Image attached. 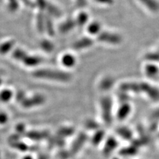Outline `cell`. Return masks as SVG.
<instances>
[{"label": "cell", "mask_w": 159, "mask_h": 159, "mask_svg": "<svg viewBox=\"0 0 159 159\" xmlns=\"http://www.w3.org/2000/svg\"><path fill=\"white\" fill-rule=\"evenodd\" d=\"M25 128L23 124H19L16 128L17 133H23L25 132Z\"/></svg>", "instance_id": "obj_33"}, {"label": "cell", "mask_w": 159, "mask_h": 159, "mask_svg": "<svg viewBox=\"0 0 159 159\" xmlns=\"http://www.w3.org/2000/svg\"><path fill=\"white\" fill-rule=\"evenodd\" d=\"M88 19H89V17L87 13L86 12L80 13L78 15L76 19H75L76 25L79 27H83L84 25H85L87 23V22L88 21Z\"/></svg>", "instance_id": "obj_17"}, {"label": "cell", "mask_w": 159, "mask_h": 159, "mask_svg": "<svg viewBox=\"0 0 159 159\" xmlns=\"http://www.w3.org/2000/svg\"><path fill=\"white\" fill-rule=\"evenodd\" d=\"M27 55V53L25 51H23V49H20V48L16 49L13 53V57L16 60H17V61H21V62L23 61V59L25 58Z\"/></svg>", "instance_id": "obj_21"}, {"label": "cell", "mask_w": 159, "mask_h": 159, "mask_svg": "<svg viewBox=\"0 0 159 159\" xmlns=\"http://www.w3.org/2000/svg\"><path fill=\"white\" fill-rule=\"evenodd\" d=\"M104 135H105V133H104L103 131H99L96 132V133H95V135L93 136L92 138V143L93 145H97L99 144V143L103 140Z\"/></svg>", "instance_id": "obj_24"}, {"label": "cell", "mask_w": 159, "mask_h": 159, "mask_svg": "<svg viewBox=\"0 0 159 159\" xmlns=\"http://www.w3.org/2000/svg\"><path fill=\"white\" fill-rule=\"evenodd\" d=\"M93 1L104 5H112L114 3V0H93Z\"/></svg>", "instance_id": "obj_32"}, {"label": "cell", "mask_w": 159, "mask_h": 159, "mask_svg": "<svg viewBox=\"0 0 159 159\" xmlns=\"http://www.w3.org/2000/svg\"><path fill=\"white\" fill-rule=\"evenodd\" d=\"M76 26V21L72 19H68L64 21L59 27V31L62 34H66Z\"/></svg>", "instance_id": "obj_8"}, {"label": "cell", "mask_w": 159, "mask_h": 159, "mask_svg": "<svg viewBox=\"0 0 159 159\" xmlns=\"http://www.w3.org/2000/svg\"><path fill=\"white\" fill-rule=\"evenodd\" d=\"M47 3V0H37V7L41 10H44Z\"/></svg>", "instance_id": "obj_30"}, {"label": "cell", "mask_w": 159, "mask_h": 159, "mask_svg": "<svg viewBox=\"0 0 159 159\" xmlns=\"http://www.w3.org/2000/svg\"><path fill=\"white\" fill-rule=\"evenodd\" d=\"M33 76L38 78L48 79L57 82H67L70 80L72 76L70 74L55 70H38L33 72Z\"/></svg>", "instance_id": "obj_1"}, {"label": "cell", "mask_w": 159, "mask_h": 159, "mask_svg": "<svg viewBox=\"0 0 159 159\" xmlns=\"http://www.w3.org/2000/svg\"><path fill=\"white\" fill-rule=\"evenodd\" d=\"M93 41L89 37H82V39L78 40L77 41L74 43L73 47L74 49L78 50H83L90 47L93 45Z\"/></svg>", "instance_id": "obj_6"}, {"label": "cell", "mask_w": 159, "mask_h": 159, "mask_svg": "<svg viewBox=\"0 0 159 159\" xmlns=\"http://www.w3.org/2000/svg\"><path fill=\"white\" fill-rule=\"evenodd\" d=\"M22 159H33V158L31 156H29V155H26V156H25L24 157H23Z\"/></svg>", "instance_id": "obj_36"}, {"label": "cell", "mask_w": 159, "mask_h": 159, "mask_svg": "<svg viewBox=\"0 0 159 159\" xmlns=\"http://www.w3.org/2000/svg\"><path fill=\"white\" fill-rule=\"evenodd\" d=\"M131 108L128 103H123V105L119 108L117 111V117L119 120H123L131 113Z\"/></svg>", "instance_id": "obj_10"}, {"label": "cell", "mask_w": 159, "mask_h": 159, "mask_svg": "<svg viewBox=\"0 0 159 159\" xmlns=\"http://www.w3.org/2000/svg\"><path fill=\"white\" fill-rule=\"evenodd\" d=\"M139 1L152 12H157L159 10V3L156 0H139Z\"/></svg>", "instance_id": "obj_11"}, {"label": "cell", "mask_w": 159, "mask_h": 159, "mask_svg": "<svg viewBox=\"0 0 159 159\" xmlns=\"http://www.w3.org/2000/svg\"><path fill=\"white\" fill-rule=\"evenodd\" d=\"M152 117L153 119H159V109H158L155 113H153Z\"/></svg>", "instance_id": "obj_34"}, {"label": "cell", "mask_w": 159, "mask_h": 159, "mask_svg": "<svg viewBox=\"0 0 159 159\" xmlns=\"http://www.w3.org/2000/svg\"><path fill=\"white\" fill-rule=\"evenodd\" d=\"M44 31H47L48 35L50 36H53L54 34L53 23L51 16L49 15L44 16Z\"/></svg>", "instance_id": "obj_15"}, {"label": "cell", "mask_w": 159, "mask_h": 159, "mask_svg": "<svg viewBox=\"0 0 159 159\" xmlns=\"http://www.w3.org/2000/svg\"><path fill=\"white\" fill-rule=\"evenodd\" d=\"M13 46V42H8L6 44H3V45L2 47V48H0V52L2 54H6L8 51H9L11 49V48Z\"/></svg>", "instance_id": "obj_27"}, {"label": "cell", "mask_w": 159, "mask_h": 159, "mask_svg": "<svg viewBox=\"0 0 159 159\" xmlns=\"http://www.w3.org/2000/svg\"><path fill=\"white\" fill-rule=\"evenodd\" d=\"M2 83V79L1 77H0V85H1Z\"/></svg>", "instance_id": "obj_37"}, {"label": "cell", "mask_w": 159, "mask_h": 159, "mask_svg": "<svg viewBox=\"0 0 159 159\" xmlns=\"http://www.w3.org/2000/svg\"><path fill=\"white\" fill-rule=\"evenodd\" d=\"M158 68L154 64H147L145 66V72L148 77H155L158 73Z\"/></svg>", "instance_id": "obj_19"}, {"label": "cell", "mask_w": 159, "mask_h": 159, "mask_svg": "<svg viewBox=\"0 0 159 159\" xmlns=\"http://www.w3.org/2000/svg\"><path fill=\"white\" fill-rule=\"evenodd\" d=\"M136 148L135 147H131V148H128L127 149H125L124 150V154L123 155H135V153H136Z\"/></svg>", "instance_id": "obj_31"}, {"label": "cell", "mask_w": 159, "mask_h": 159, "mask_svg": "<svg viewBox=\"0 0 159 159\" xmlns=\"http://www.w3.org/2000/svg\"><path fill=\"white\" fill-rule=\"evenodd\" d=\"M98 40L99 41L110 44H118L122 41L121 37L118 34L108 31H101L98 34Z\"/></svg>", "instance_id": "obj_2"}, {"label": "cell", "mask_w": 159, "mask_h": 159, "mask_svg": "<svg viewBox=\"0 0 159 159\" xmlns=\"http://www.w3.org/2000/svg\"><path fill=\"white\" fill-rule=\"evenodd\" d=\"M0 159H1V153H0Z\"/></svg>", "instance_id": "obj_38"}, {"label": "cell", "mask_w": 159, "mask_h": 159, "mask_svg": "<svg viewBox=\"0 0 159 159\" xmlns=\"http://www.w3.org/2000/svg\"><path fill=\"white\" fill-rule=\"evenodd\" d=\"M45 102V98L41 94H36L31 98L25 97L21 102V106L25 108H31L40 106Z\"/></svg>", "instance_id": "obj_4"}, {"label": "cell", "mask_w": 159, "mask_h": 159, "mask_svg": "<svg viewBox=\"0 0 159 159\" xmlns=\"http://www.w3.org/2000/svg\"><path fill=\"white\" fill-rule=\"evenodd\" d=\"M87 31L88 33L92 34V35L98 34L102 31L101 24L98 21H93L91 23H89L88 26Z\"/></svg>", "instance_id": "obj_14"}, {"label": "cell", "mask_w": 159, "mask_h": 159, "mask_svg": "<svg viewBox=\"0 0 159 159\" xmlns=\"http://www.w3.org/2000/svg\"><path fill=\"white\" fill-rule=\"evenodd\" d=\"M43 62V58L38 56H34V55H27L23 59L22 62L27 66L33 67L39 65Z\"/></svg>", "instance_id": "obj_7"}, {"label": "cell", "mask_w": 159, "mask_h": 159, "mask_svg": "<svg viewBox=\"0 0 159 159\" xmlns=\"http://www.w3.org/2000/svg\"><path fill=\"white\" fill-rule=\"evenodd\" d=\"M27 136L31 139H33V140H41V139H43V138L46 137L47 135V133L44 132H41V131H31L28 133L27 134L26 133Z\"/></svg>", "instance_id": "obj_18"}, {"label": "cell", "mask_w": 159, "mask_h": 159, "mask_svg": "<svg viewBox=\"0 0 159 159\" xmlns=\"http://www.w3.org/2000/svg\"><path fill=\"white\" fill-rule=\"evenodd\" d=\"M86 140V136H84V135H81V136H79L77 139L75 141V142L74 143L72 147V150L73 152H76L78 151V150L80 147L83 145V144Z\"/></svg>", "instance_id": "obj_20"}, {"label": "cell", "mask_w": 159, "mask_h": 159, "mask_svg": "<svg viewBox=\"0 0 159 159\" xmlns=\"http://www.w3.org/2000/svg\"><path fill=\"white\" fill-rule=\"evenodd\" d=\"M37 26L39 33L44 31V16L42 13H39L37 17Z\"/></svg>", "instance_id": "obj_22"}, {"label": "cell", "mask_w": 159, "mask_h": 159, "mask_svg": "<svg viewBox=\"0 0 159 159\" xmlns=\"http://www.w3.org/2000/svg\"><path fill=\"white\" fill-rule=\"evenodd\" d=\"M102 116L104 121L109 124L111 121L112 102L109 97H104L101 100Z\"/></svg>", "instance_id": "obj_3"}, {"label": "cell", "mask_w": 159, "mask_h": 159, "mask_svg": "<svg viewBox=\"0 0 159 159\" xmlns=\"http://www.w3.org/2000/svg\"><path fill=\"white\" fill-rule=\"evenodd\" d=\"M140 84L141 92H144L147 93L148 96L150 97L153 100H158L159 99V90L155 88L152 87L146 83H141Z\"/></svg>", "instance_id": "obj_5"}, {"label": "cell", "mask_w": 159, "mask_h": 159, "mask_svg": "<svg viewBox=\"0 0 159 159\" xmlns=\"http://www.w3.org/2000/svg\"><path fill=\"white\" fill-rule=\"evenodd\" d=\"M61 63L66 68H72L76 65V58L73 54L66 53L61 58Z\"/></svg>", "instance_id": "obj_9"}, {"label": "cell", "mask_w": 159, "mask_h": 159, "mask_svg": "<svg viewBox=\"0 0 159 159\" xmlns=\"http://www.w3.org/2000/svg\"><path fill=\"white\" fill-rule=\"evenodd\" d=\"M145 58L148 61H159V52L148 53L145 55Z\"/></svg>", "instance_id": "obj_26"}, {"label": "cell", "mask_w": 159, "mask_h": 159, "mask_svg": "<svg viewBox=\"0 0 159 159\" xmlns=\"http://www.w3.org/2000/svg\"><path fill=\"white\" fill-rule=\"evenodd\" d=\"M40 46L43 51L46 52H51L54 49L53 43L48 40H43L40 43Z\"/></svg>", "instance_id": "obj_23"}, {"label": "cell", "mask_w": 159, "mask_h": 159, "mask_svg": "<svg viewBox=\"0 0 159 159\" xmlns=\"http://www.w3.org/2000/svg\"><path fill=\"white\" fill-rule=\"evenodd\" d=\"M44 10H46V11L48 12L50 16H53L54 17H58L61 15V11H60V10L57 7L53 6L52 4L49 3L48 2H47V6H46V7H45V9H44Z\"/></svg>", "instance_id": "obj_16"}, {"label": "cell", "mask_w": 159, "mask_h": 159, "mask_svg": "<svg viewBox=\"0 0 159 159\" xmlns=\"http://www.w3.org/2000/svg\"><path fill=\"white\" fill-rule=\"evenodd\" d=\"M9 120L7 113L4 111H0V125H3L6 124Z\"/></svg>", "instance_id": "obj_28"}, {"label": "cell", "mask_w": 159, "mask_h": 159, "mask_svg": "<svg viewBox=\"0 0 159 159\" xmlns=\"http://www.w3.org/2000/svg\"><path fill=\"white\" fill-rule=\"evenodd\" d=\"M78 6H83L86 4V0H77Z\"/></svg>", "instance_id": "obj_35"}, {"label": "cell", "mask_w": 159, "mask_h": 159, "mask_svg": "<svg viewBox=\"0 0 159 159\" xmlns=\"http://www.w3.org/2000/svg\"><path fill=\"white\" fill-rule=\"evenodd\" d=\"M117 141L113 137H109L106 141L105 147H104V153L106 155H109L117 147Z\"/></svg>", "instance_id": "obj_12"}, {"label": "cell", "mask_w": 159, "mask_h": 159, "mask_svg": "<svg viewBox=\"0 0 159 159\" xmlns=\"http://www.w3.org/2000/svg\"><path fill=\"white\" fill-rule=\"evenodd\" d=\"M13 97V92L10 89H3L0 91V102L7 103L11 101Z\"/></svg>", "instance_id": "obj_13"}, {"label": "cell", "mask_w": 159, "mask_h": 159, "mask_svg": "<svg viewBox=\"0 0 159 159\" xmlns=\"http://www.w3.org/2000/svg\"><path fill=\"white\" fill-rule=\"evenodd\" d=\"M118 133L119 135L121 136L122 137H123L125 139H130L132 136V134L130 130L125 127L119 128L118 129Z\"/></svg>", "instance_id": "obj_25"}, {"label": "cell", "mask_w": 159, "mask_h": 159, "mask_svg": "<svg viewBox=\"0 0 159 159\" xmlns=\"http://www.w3.org/2000/svg\"><path fill=\"white\" fill-rule=\"evenodd\" d=\"M74 132V129L71 127H69V128H64V129H60L59 131V133L61 134V135H62V136L64 135V134H66L67 136H70Z\"/></svg>", "instance_id": "obj_29"}]
</instances>
